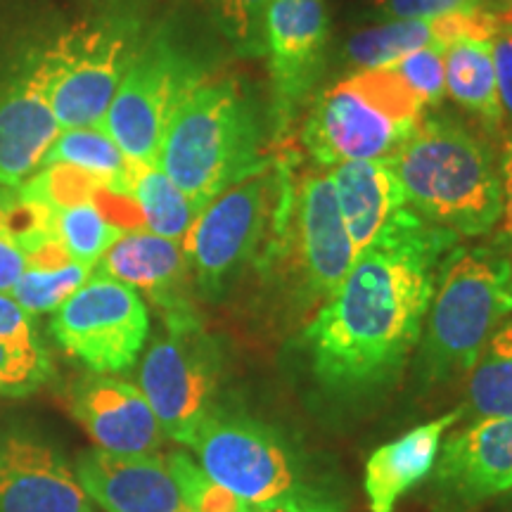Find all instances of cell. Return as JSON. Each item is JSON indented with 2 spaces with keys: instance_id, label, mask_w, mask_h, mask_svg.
Segmentation results:
<instances>
[{
  "instance_id": "obj_1",
  "label": "cell",
  "mask_w": 512,
  "mask_h": 512,
  "mask_svg": "<svg viewBox=\"0 0 512 512\" xmlns=\"http://www.w3.org/2000/svg\"><path fill=\"white\" fill-rule=\"evenodd\" d=\"M458 240L403 207L356 254L304 330L311 368L325 389L373 392L401 373L422 337L441 261Z\"/></svg>"
},
{
  "instance_id": "obj_2",
  "label": "cell",
  "mask_w": 512,
  "mask_h": 512,
  "mask_svg": "<svg viewBox=\"0 0 512 512\" xmlns=\"http://www.w3.org/2000/svg\"><path fill=\"white\" fill-rule=\"evenodd\" d=\"M389 162L408 207L434 226L458 238H479L501 221V164L460 121L425 119Z\"/></svg>"
},
{
  "instance_id": "obj_3",
  "label": "cell",
  "mask_w": 512,
  "mask_h": 512,
  "mask_svg": "<svg viewBox=\"0 0 512 512\" xmlns=\"http://www.w3.org/2000/svg\"><path fill=\"white\" fill-rule=\"evenodd\" d=\"M264 133L259 107L242 81H200L166 128L157 166L202 211L268 162L261 155Z\"/></svg>"
},
{
  "instance_id": "obj_4",
  "label": "cell",
  "mask_w": 512,
  "mask_h": 512,
  "mask_svg": "<svg viewBox=\"0 0 512 512\" xmlns=\"http://www.w3.org/2000/svg\"><path fill=\"white\" fill-rule=\"evenodd\" d=\"M294 183L290 162H268L211 200L183 238L190 278L216 297L259 256L268 261L285 245Z\"/></svg>"
},
{
  "instance_id": "obj_5",
  "label": "cell",
  "mask_w": 512,
  "mask_h": 512,
  "mask_svg": "<svg viewBox=\"0 0 512 512\" xmlns=\"http://www.w3.org/2000/svg\"><path fill=\"white\" fill-rule=\"evenodd\" d=\"M188 448L223 489L261 512H342V505L306 472L285 437L245 415L211 411Z\"/></svg>"
},
{
  "instance_id": "obj_6",
  "label": "cell",
  "mask_w": 512,
  "mask_h": 512,
  "mask_svg": "<svg viewBox=\"0 0 512 512\" xmlns=\"http://www.w3.org/2000/svg\"><path fill=\"white\" fill-rule=\"evenodd\" d=\"M510 316V256L498 247H453L441 261L425 320L422 361L432 380L470 373L484 344Z\"/></svg>"
},
{
  "instance_id": "obj_7",
  "label": "cell",
  "mask_w": 512,
  "mask_h": 512,
  "mask_svg": "<svg viewBox=\"0 0 512 512\" xmlns=\"http://www.w3.org/2000/svg\"><path fill=\"white\" fill-rule=\"evenodd\" d=\"M422 110L392 69H363L318 95L302 140L320 166L389 159L420 126Z\"/></svg>"
},
{
  "instance_id": "obj_8",
  "label": "cell",
  "mask_w": 512,
  "mask_h": 512,
  "mask_svg": "<svg viewBox=\"0 0 512 512\" xmlns=\"http://www.w3.org/2000/svg\"><path fill=\"white\" fill-rule=\"evenodd\" d=\"M140 43L131 17H88L34 55L38 76L62 131L100 126Z\"/></svg>"
},
{
  "instance_id": "obj_9",
  "label": "cell",
  "mask_w": 512,
  "mask_h": 512,
  "mask_svg": "<svg viewBox=\"0 0 512 512\" xmlns=\"http://www.w3.org/2000/svg\"><path fill=\"white\" fill-rule=\"evenodd\" d=\"M164 328L140 363L138 387L155 411L164 437L188 446L211 411L221 361L195 311L164 313Z\"/></svg>"
},
{
  "instance_id": "obj_10",
  "label": "cell",
  "mask_w": 512,
  "mask_h": 512,
  "mask_svg": "<svg viewBox=\"0 0 512 512\" xmlns=\"http://www.w3.org/2000/svg\"><path fill=\"white\" fill-rule=\"evenodd\" d=\"M204 76L164 36L140 43L100 128L136 166L157 164L164 133L181 102Z\"/></svg>"
},
{
  "instance_id": "obj_11",
  "label": "cell",
  "mask_w": 512,
  "mask_h": 512,
  "mask_svg": "<svg viewBox=\"0 0 512 512\" xmlns=\"http://www.w3.org/2000/svg\"><path fill=\"white\" fill-rule=\"evenodd\" d=\"M50 335L91 373H121L138 361L150 313L140 294L95 268L91 278L55 311Z\"/></svg>"
},
{
  "instance_id": "obj_12",
  "label": "cell",
  "mask_w": 512,
  "mask_h": 512,
  "mask_svg": "<svg viewBox=\"0 0 512 512\" xmlns=\"http://www.w3.org/2000/svg\"><path fill=\"white\" fill-rule=\"evenodd\" d=\"M328 29L323 0H271L264 24V55H268L280 126L304 105L323 74Z\"/></svg>"
},
{
  "instance_id": "obj_13",
  "label": "cell",
  "mask_w": 512,
  "mask_h": 512,
  "mask_svg": "<svg viewBox=\"0 0 512 512\" xmlns=\"http://www.w3.org/2000/svg\"><path fill=\"white\" fill-rule=\"evenodd\" d=\"M0 512H93L76 470L22 425H0Z\"/></svg>"
},
{
  "instance_id": "obj_14",
  "label": "cell",
  "mask_w": 512,
  "mask_h": 512,
  "mask_svg": "<svg viewBox=\"0 0 512 512\" xmlns=\"http://www.w3.org/2000/svg\"><path fill=\"white\" fill-rule=\"evenodd\" d=\"M287 240L294 245L309 297H330L349 273L356 254L328 174H306L294 185Z\"/></svg>"
},
{
  "instance_id": "obj_15",
  "label": "cell",
  "mask_w": 512,
  "mask_h": 512,
  "mask_svg": "<svg viewBox=\"0 0 512 512\" xmlns=\"http://www.w3.org/2000/svg\"><path fill=\"white\" fill-rule=\"evenodd\" d=\"M67 406L98 448L114 456H152L164 444L162 425L138 384L100 373L79 377Z\"/></svg>"
},
{
  "instance_id": "obj_16",
  "label": "cell",
  "mask_w": 512,
  "mask_h": 512,
  "mask_svg": "<svg viewBox=\"0 0 512 512\" xmlns=\"http://www.w3.org/2000/svg\"><path fill=\"white\" fill-rule=\"evenodd\" d=\"M60 131L31 55L0 81V188H19L29 181Z\"/></svg>"
},
{
  "instance_id": "obj_17",
  "label": "cell",
  "mask_w": 512,
  "mask_h": 512,
  "mask_svg": "<svg viewBox=\"0 0 512 512\" xmlns=\"http://www.w3.org/2000/svg\"><path fill=\"white\" fill-rule=\"evenodd\" d=\"M434 482L446 496L477 505L512 491V418H477L441 444Z\"/></svg>"
},
{
  "instance_id": "obj_18",
  "label": "cell",
  "mask_w": 512,
  "mask_h": 512,
  "mask_svg": "<svg viewBox=\"0 0 512 512\" xmlns=\"http://www.w3.org/2000/svg\"><path fill=\"white\" fill-rule=\"evenodd\" d=\"M76 477L105 512H190L164 456H114L88 448L76 458Z\"/></svg>"
},
{
  "instance_id": "obj_19",
  "label": "cell",
  "mask_w": 512,
  "mask_h": 512,
  "mask_svg": "<svg viewBox=\"0 0 512 512\" xmlns=\"http://www.w3.org/2000/svg\"><path fill=\"white\" fill-rule=\"evenodd\" d=\"M98 271L112 275L138 294L143 292L159 311H190L185 297L190 268L183 254V242L159 238L150 230H128L98 261Z\"/></svg>"
},
{
  "instance_id": "obj_20",
  "label": "cell",
  "mask_w": 512,
  "mask_h": 512,
  "mask_svg": "<svg viewBox=\"0 0 512 512\" xmlns=\"http://www.w3.org/2000/svg\"><path fill=\"white\" fill-rule=\"evenodd\" d=\"M460 418L463 408H456L373 451L363 477L370 512H394L401 496L430 477L448 430H453Z\"/></svg>"
},
{
  "instance_id": "obj_21",
  "label": "cell",
  "mask_w": 512,
  "mask_h": 512,
  "mask_svg": "<svg viewBox=\"0 0 512 512\" xmlns=\"http://www.w3.org/2000/svg\"><path fill=\"white\" fill-rule=\"evenodd\" d=\"M330 178L354 254H361L380 230L408 207L406 192L389 159L337 164Z\"/></svg>"
},
{
  "instance_id": "obj_22",
  "label": "cell",
  "mask_w": 512,
  "mask_h": 512,
  "mask_svg": "<svg viewBox=\"0 0 512 512\" xmlns=\"http://www.w3.org/2000/svg\"><path fill=\"white\" fill-rule=\"evenodd\" d=\"M446 93L472 112L486 128H501L503 114L498 102L494 38L467 36L453 41L444 53Z\"/></svg>"
},
{
  "instance_id": "obj_23",
  "label": "cell",
  "mask_w": 512,
  "mask_h": 512,
  "mask_svg": "<svg viewBox=\"0 0 512 512\" xmlns=\"http://www.w3.org/2000/svg\"><path fill=\"white\" fill-rule=\"evenodd\" d=\"M72 166L83 174L98 178L110 192L131 197V183L136 164L126 159L117 143L100 126H81L60 131L50 145L41 166Z\"/></svg>"
},
{
  "instance_id": "obj_24",
  "label": "cell",
  "mask_w": 512,
  "mask_h": 512,
  "mask_svg": "<svg viewBox=\"0 0 512 512\" xmlns=\"http://www.w3.org/2000/svg\"><path fill=\"white\" fill-rule=\"evenodd\" d=\"M131 197L143 216V228L159 238L183 242L200 211L195 209L181 188L157 164L136 166Z\"/></svg>"
},
{
  "instance_id": "obj_25",
  "label": "cell",
  "mask_w": 512,
  "mask_h": 512,
  "mask_svg": "<svg viewBox=\"0 0 512 512\" xmlns=\"http://www.w3.org/2000/svg\"><path fill=\"white\" fill-rule=\"evenodd\" d=\"M467 403L477 418H512V316L494 330L470 370Z\"/></svg>"
},
{
  "instance_id": "obj_26",
  "label": "cell",
  "mask_w": 512,
  "mask_h": 512,
  "mask_svg": "<svg viewBox=\"0 0 512 512\" xmlns=\"http://www.w3.org/2000/svg\"><path fill=\"white\" fill-rule=\"evenodd\" d=\"M128 230L107 219L95 200L76 202L55 211V235L69 254V259L86 266H98L114 242L124 238Z\"/></svg>"
},
{
  "instance_id": "obj_27",
  "label": "cell",
  "mask_w": 512,
  "mask_h": 512,
  "mask_svg": "<svg viewBox=\"0 0 512 512\" xmlns=\"http://www.w3.org/2000/svg\"><path fill=\"white\" fill-rule=\"evenodd\" d=\"M93 266L67 261L62 266H27L10 297L31 316L57 311L79 287L91 278Z\"/></svg>"
},
{
  "instance_id": "obj_28",
  "label": "cell",
  "mask_w": 512,
  "mask_h": 512,
  "mask_svg": "<svg viewBox=\"0 0 512 512\" xmlns=\"http://www.w3.org/2000/svg\"><path fill=\"white\" fill-rule=\"evenodd\" d=\"M211 19L240 55H264V24L271 0H202Z\"/></svg>"
},
{
  "instance_id": "obj_29",
  "label": "cell",
  "mask_w": 512,
  "mask_h": 512,
  "mask_svg": "<svg viewBox=\"0 0 512 512\" xmlns=\"http://www.w3.org/2000/svg\"><path fill=\"white\" fill-rule=\"evenodd\" d=\"M171 475H174L178 489L185 505L190 512H247L252 510L249 505L233 496L230 491L216 484L207 472L202 470L200 463H195L188 453L174 451L166 456Z\"/></svg>"
},
{
  "instance_id": "obj_30",
  "label": "cell",
  "mask_w": 512,
  "mask_h": 512,
  "mask_svg": "<svg viewBox=\"0 0 512 512\" xmlns=\"http://www.w3.org/2000/svg\"><path fill=\"white\" fill-rule=\"evenodd\" d=\"M53 377L46 347H15L0 339V399H19L41 389Z\"/></svg>"
},
{
  "instance_id": "obj_31",
  "label": "cell",
  "mask_w": 512,
  "mask_h": 512,
  "mask_svg": "<svg viewBox=\"0 0 512 512\" xmlns=\"http://www.w3.org/2000/svg\"><path fill=\"white\" fill-rule=\"evenodd\" d=\"M444 53L446 48L427 46L413 50L401 60H396L384 69H392L399 79L406 83V88L415 95V100L422 107L439 105L446 93L444 81Z\"/></svg>"
},
{
  "instance_id": "obj_32",
  "label": "cell",
  "mask_w": 512,
  "mask_h": 512,
  "mask_svg": "<svg viewBox=\"0 0 512 512\" xmlns=\"http://www.w3.org/2000/svg\"><path fill=\"white\" fill-rule=\"evenodd\" d=\"M484 0H373L382 17L394 19H437L456 12L482 10Z\"/></svg>"
},
{
  "instance_id": "obj_33",
  "label": "cell",
  "mask_w": 512,
  "mask_h": 512,
  "mask_svg": "<svg viewBox=\"0 0 512 512\" xmlns=\"http://www.w3.org/2000/svg\"><path fill=\"white\" fill-rule=\"evenodd\" d=\"M0 339L15 344V347H43L41 339H38L34 316L24 311L10 294L3 292H0Z\"/></svg>"
},
{
  "instance_id": "obj_34",
  "label": "cell",
  "mask_w": 512,
  "mask_h": 512,
  "mask_svg": "<svg viewBox=\"0 0 512 512\" xmlns=\"http://www.w3.org/2000/svg\"><path fill=\"white\" fill-rule=\"evenodd\" d=\"M494 67L501 114L512 136V29L498 31L494 38Z\"/></svg>"
},
{
  "instance_id": "obj_35",
  "label": "cell",
  "mask_w": 512,
  "mask_h": 512,
  "mask_svg": "<svg viewBox=\"0 0 512 512\" xmlns=\"http://www.w3.org/2000/svg\"><path fill=\"white\" fill-rule=\"evenodd\" d=\"M27 256H24L22 247L0 228V292L10 294L22 273L27 271Z\"/></svg>"
},
{
  "instance_id": "obj_36",
  "label": "cell",
  "mask_w": 512,
  "mask_h": 512,
  "mask_svg": "<svg viewBox=\"0 0 512 512\" xmlns=\"http://www.w3.org/2000/svg\"><path fill=\"white\" fill-rule=\"evenodd\" d=\"M501 183H503V211H501V252H505L512 259V136L505 145L503 157H501Z\"/></svg>"
},
{
  "instance_id": "obj_37",
  "label": "cell",
  "mask_w": 512,
  "mask_h": 512,
  "mask_svg": "<svg viewBox=\"0 0 512 512\" xmlns=\"http://www.w3.org/2000/svg\"><path fill=\"white\" fill-rule=\"evenodd\" d=\"M496 17L498 27L512 29V0H503V5L496 12H491Z\"/></svg>"
},
{
  "instance_id": "obj_38",
  "label": "cell",
  "mask_w": 512,
  "mask_h": 512,
  "mask_svg": "<svg viewBox=\"0 0 512 512\" xmlns=\"http://www.w3.org/2000/svg\"><path fill=\"white\" fill-rule=\"evenodd\" d=\"M247 512H261V510H254V508H252V510H247Z\"/></svg>"
},
{
  "instance_id": "obj_39",
  "label": "cell",
  "mask_w": 512,
  "mask_h": 512,
  "mask_svg": "<svg viewBox=\"0 0 512 512\" xmlns=\"http://www.w3.org/2000/svg\"><path fill=\"white\" fill-rule=\"evenodd\" d=\"M510 494H512V491H510Z\"/></svg>"
}]
</instances>
